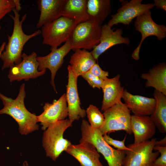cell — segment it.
Masks as SVG:
<instances>
[{"label": "cell", "mask_w": 166, "mask_h": 166, "mask_svg": "<svg viewBox=\"0 0 166 166\" xmlns=\"http://www.w3.org/2000/svg\"><path fill=\"white\" fill-rule=\"evenodd\" d=\"M12 11L14 15L9 14L14 22L12 33L10 36L7 35L8 42L0 55L3 62L2 70L20 63L22 60V52L25 44L29 40L41 34L39 29L30 34L24 33L22 25L26 18V14L20 20V14L15 8Z\"/></svg>", "instance_id": "6da1fadb"}, {"label": "cell", "mask_w": 166, "mask_h": 166, "mask_svg": "<svg viewBox=\"0 0 166 166\" xmlns=\"http://www.w3.org/2000/svg\"><path fill=\"white\" fill-rule=\"evenodd\" d=\"M26 96L25 84L21 85L18 94L14 99L0 93V99L4 107L0 110V114H6L12 117L18 123L19 130L22 135H26L38 129L37 116L30 112L24 104Z\"/></svg>", "instance_id": "7a4b0ae2"}, {"label": "cell", "mask_w": 166, "mask_h": 166, "mask_svg": "<svg viewBox=\"0 0 166 166\" xmlns=\"http://www.w3.org/2000/svg\"><path fill=\"white\" fill-rule=\"evenodd\" d=\"M81 128V138L80 142L87 141L92 144L98 152L103 156L108 166H123L125 155L124 151L111 147L103 139L99 129L91 127L86 120H82Z\"/></svg>", "instance_id": "3957f363"}, {"label": "cell", "mask_w": 166, "mask_h": 166, "mask_svg": "<svg viewBox=\"0 0 166 166\" xmlns=\"http://www.w3.org/2000/svg\"><path fill=\"white\" fill-rule=\"evenodd\" d=\"M69 119L59 121L50 125L43 133L42 145L47 156L56 161L60 155L71 145V142L63 137L66 130L72 126Z\"/></svg>", "instance_id": "277c9868"}, {"label": "cell", "mask_w": 166, "mask_h": 166, "mask_svg": "<svg viewBox=\"0 0 166 166\" xmlns=\"http://www.w3.org/2000/svg\"><path fill=\"white\" fill-rule=\"evenodd\" d=\"M77 25L74 20L63 16L44 25L41 30L42 43L50 46V50L57 48L70 38Z\"/></svg>", "instance_id": "5b68a950"}, {"label": "cell", "mask_w": 166, "mask_h": 166, "mask_svg": "<svg viewBox=\"0 0 166 166\" xmlns=\"http://www.w3.org/2000/svg\"><path fill=\"white\" fill-rule=\"evenodd\" d=\"M101 26L90 20L77 24L70 38L72 50H90L100 43Z\"/></svg>", "instance_id": "8992f818"}, {"label": "cell", "mask_w": 166, "mask_h": 166, "mask_svg": "<svg viewBox=\"0 0 166 166\" xmlns=\"http://www.w3.org/2000/svg\"><path fill=\"white\" fill-rule=\"evenodd\" d=\"M105 121L99 129L102 136L115 131L123 130L132 133L130 127V111L125 103L120 102L104 111Z\"/></svg>", "instance_id": "52a82bcc"}, {"label": "cell", "mask_w": 166, "mask_h": 166, "mask_svg": "<svg viewBox=\"0 0 166 166\" xmlns=\"http://www.w3.org/2000/svg\"><path fill=\"white\" fill-rule=\"evenodd\" d=\"M156 139H152L138 144H130L125 151L123 166H154V162L160 153L153 152Z\"/></svg>", "instance_id": "ba28073f"}, {"label": "cell", "mask_w": 166, "mask_h": 166, "mask_svg": "<svg viewBox=\"0 0 166 166\" xmlns=\"http://www.w3.org/2000/svg\"><path fill=\"white\" fill-rule=\"evenodd\" d=\"M134 26L135 29L141 34L140 42L132 54L133 59L138 60L140 58L139 54L141 46L144 40L148 37L153 36L161 41L166 36V27L164 25H158L154 21L150 10L136 18Z\"/></svg>", "instance_id": "9c48e42d"}, {"label": "cell", "mask_w": 166, "mask_h": 166, "mask_svg": "<svg viewBox=\"0 0 166 166\" xmlns=\"http://www.w3.org/2000/svg\"><path fill=\"white\" fill-rule=\"evenodd\" d=\"M37 55L34 52L27 55L22 53V61L19 64L10 67L8 77L10 81H20L23 79L28 81L44 75L46 70L39 71Z\"/></svg>", "instance_id": "30bf717a"}, {"label": "cell", "mask_w": 166, "mask_h": 166, "mask_svg": "<svg viewBox=\"0 0 166 166\" xmlns=\"http://www.w3.org/2000/svg\"><path fill=\"white\" fill-rule=\"evenodd\" d=\"M72 50V44L70 38L59 48H55L51 50L48 55L37 57L38 63L39 71L46 70L49 69L51 73L50 83L53 90L57 93L54 80L56 73L62 65L64 58Z\"/></svg>", "instance_id": "8fae6325"}, {"label": "cell", "mask_w": 166, "mask_h": 166, "mask_svg": "<svg viewBox=\"0 0 166 166\" xmlns=\"http://www.w3.org/2000/svg\"><path fill=\"white\" fill-rule=\"evenodd\" d=\"M142 0H132L122 4L114 14L112 15L107 25L111 28L113 25L122 23L128 26L132 20L154 6L153 4H142Z\"/></svg>", "instance_id": "7c38bea8"}, {"label": "cell", "mask_w": 166, "mask_h": 166, "mask_svg": "<svg viewBox=\"0 0 166 166\" xmlns=\"http://www.w3.org/2000/svg\"><path fill=\"white\" fill-rule=\"evenodd\" d=\"M43 109V112L37 116V119L38 122L42 125V129L45 130L51 124L64 120L68 116L65 94L58 100H53L52 104L46 103Z\"/></svg>", "instance_id": "4fadbf2b"}, {"label": "cell", "mask_w": 166, "mask_h": 166, "mask_svg": "<svg viewBox=\"0 0 166 166\" xmlns=\"http://www.w3.org/2000/svg\"><path fill=\"white\" fill-rule=\"evenodd\" d=\"M68 83L65 94L68 110L69 119L72 122L84 118L86 114V110L80 106V101L77 88L78 77L72 72L69 65L68 66Z\"/></svg>", "instance_id": "5bb4252c"}, {"label": "cell", "mask_w": 166, "mask_h": 166, "mask_svg": "<svg viewBox=\"0 0 166 166\" xmlns=\"http://www.w3.org/2000/svg\"><path fill=\"white\" fill-rule=\"evenodd\" d=\"M76 159L81 166H103L95 147L87 141L77 145L71 144L65 151Z\"/></svg>", "instance_id": "9a60e30c"}, {"label": "cell", "mask_w": 166, "mask_h": 166, "mask_svg": "<svg viewBox=\"0 0 166 166\" xmlns=\"http://www.w3.org/2000/svg\"><path fill=\"white\" fill-rule=\"evenodd\" d=\"M123 30L118 29L114 31L113 29L107 24L101 26V32L99 43L91 52L96 59L111 47L117 44H124L128 45L130 43L129 38L122 36Z\"/></svg>", "instance_id": "2e32d148"}, {"label": "cell", "mask_w": 166, "mask_h": 166, "mask_svg": "<svg viewBox=\"0 0 166 166\" xmlns=\"http://www.w3.org/2000/svg\"><path fill=\"white\" fill-rule=\"evenodd\" d=\"M122 98L128 109L136 115H151L155 108L156 102L155 98L133 95L126 89L124 90Z\"/></svg>", "instance_id": "e0dca14e"}, {"label": "cell", "mask_w": 166, "mask_h": 166, "mask_svg": "<svg viewBox=\"0 0 166 166\" xmlns=\"http://www.w3.org/2000/svg\"><path fill=\"white\" fill-rule=\"evenodd\" d=\"M130 127L134 135V144L149 140L156 132V126L148 116L131 115Z\"/></svg>", "instance_id": "ac0fdd59"}, {"label": "cell", "mask_w": 166, "mask_h": 166, "mask_svg": "<svg viewBox=\"0 0 166 166\" xmlns=\"http://www.w3.org/2000/svg\"><path fill=\"white\" fill-rule=\"evenodd\" d=\"M65 0H38L37 1L40 15L36 25L37 29L60 18Z\"/></svg>", "instance_id": "d6986e66"}, {"label": "cell", "mask_w": 166, "mask_h": 166, "mask_svg": "<svg viewBox=\"0 0 166 166\" xmlns=\"http://www.w3.org/2000/svg\"><path fill=\"white\" fill-rule=\"evenodd\" d=\"M120 75L117 74L111 78L104 80L101 87L103 98L101 110L104 112L114 105L121 101L124 88L120 81Z\"/></svg>", "instance_id": "ffe728a7"}, {"label": "cell", "mask_w": 166, "mask_h": 166, "mask_svg": "<svg viewBox=\"0 0 166 166\" xmlns=\"http://www.w3.org/2000/svg\"><path fill=\"white\" fill-rule=\"evenodd\" d=\"M96 61L91 52L84 49H78L71 56L69 65L73 73L78 77L89 71Z\"/></svg>", "instance_id": "44dd1931"}, {"label": "cell", "mask_w": 166, "mask_h": 166, "mask_svg": "<svg viewBox=\"0 0 166 166\" xmlns=\"http://www.w3.org/2000/svg\"><path fill=\"white\" fill-rule=\"evenodd\" d=\"M141 78L146 80V87H152L166 96V64L160 63L150 69L147 73H142Z\"/></svg>", "instance_id": "7402d4cb"}, {"label": "cell", "mask_w": 166, "mask_h": 166, "mask_svg": "<svg viewBox=\"0 0 166 166\" xmlns=\"http://www.w3.org/2000/svg\"><path fill=\"white\" fill-rule=\"evenodd\" d=\"M87 0H65L62 16L74 20L77 25L89 20Z\"/></svg>", "instance_id": "603a6c76"}, {"label": "cell", "mask_w": 166, "mask_h": 166, "mask_svg": "<svg viewBox=\"0 0 166 166\" xmlns=\"http://www.w3.org/2000/svg\"><path fill=\"white\" fill-rule=\"evenodd\" d=\"M110 0H87L89 20L101 25L111 12Z\"/></svg>", "instance_id": "cb8c5ba5"}, {"label": "cell", "mask_w": 166, "mask_h": 166, "mask_svg": "<svg viewBox=\"0 0 166 166\" xmlns=\"http://www.w3.org/2000/svg\"><path fill=\"white\" fill-rule=\"evenodd\" d=\"M153 94L156 100V105L150 117L159 131L165 133L166 132V96L155 90Z\"/></svg>", "instance_id": "d4e9b609"}, {"label": "cell", "mask_w": 166, "mask_h": 166, "mask_svg": "<svg viewBox=\"0 0 166 166\" xmlns=\"http://www.w3.org/2000/svg\"><path fill=\"white\" fill-rule=\"evenodd\" d=\"M91 127L100 129L103 125L105 118L104 115L95 106L90 105L86 110Z\"/></svg>", "instance_id": "484cf974"}, {"label": "cell", "mask_w": 166, "mask_h": 166, "mask_svg": "<svg viewBox=\"0 0 166 166\" xmlns=\"http://www.w3.org/2000/svg\"><path fill=\"white\" fill-rule=\"evenodd\" d=\"M15 7L14 0H0V22Z\"/></svg>", "instance_id": "4316f807"}, {"label": "cell", "mask_w": 166, "mask_h": 166, "mask_svg": "<svg viewBox=\"0 0 166 166\" xmlns=\"http://www.w3.org/2000/svg\"><path fill=\"white\" fill-rule=\"evenodd\" d=\"M153 150L158 151L160 154V156L155 161L154 166H166V145L155 144Z\"/></svg>", "instance_id": "83f0119b"}, {"label": "cell", "mask_w": 166, "mask_h": 166, "mask_svg": "<svg viewBox=\"0 0 166 166\" xmlns=\"http://www.w3.org/2000/svg\"><path fill=\"white\" fill-rule=\"evenodd\" d=\"M82 76L93 88L100 89L101 88L104 80L94 75L89 71Z\"/></svg>", "instance_id": "f1b7e54d"}, {"label": "cell", "mask_w": 166, "mask_h": 166, "mask_svg": "<svg viewBox=\"0 0 166 166\" xmlns=\"http://www.w3.org/2000/svg\"><path fill=\"white\" fill-rule=\"evenodd\" d=\"M103 138L105 141L109 145H111L117 148L119 150L126 151L128 149V148L126 146L124 142L126 139V136L122 141L114 139L111 138L109 135L105 134L103 136Z\"/></svg>", "instance_id": "f546056e"}, {"label": "cell", "mask_w": 166, "mask_h": 166, "mask_svg": "<svg viewBox=\"0 0 166 166\" xmlns=\"http://www.w3.org/2000/svg\"><path fill=\"white\" fill-rule=\"evenodd\" d=\"M89 71L94 75L105 80L109 76V72L103 70L97 63H95Z\"/></svg>", "instance_id": "4dcf8cb0"}, {"label": "cell", "mask_w": 166, "mask_h": 166, "mask_svg": "<svg viewBox=\"0 0 166 166\" xmlns=\"http://www.w3.org/2000/svg\"><path fill=\"white\" fill-rule=\"evenodd\" d=\"M154 6L157 9H161L166 11V0H154Z\"/></svg>", "instance_id": "1f68e13d"}, {"label": "cell", "mask_w": 166, "mask_h": 166, "mask_svg": "<svg viewBox=\"0 0 166 166\" xmlns=\"http://www.w3.org/2000/svg\"><path fill=\"white\" fill-rule=\"evenodd\" d=\"M14 1L15 5V8L18 12H19L22 9L21 4L20 3V0H14Z\"/></svg>", "instance_id": "d6a6232c"}, {"label": "cell", "mask_w": 166, "mask_h": 166, "mask_svg": "<svg viewBox=\"0 0 166 166\" xmlns=\"http://www.w3.org/2000/svg\"><path fill=\"white\" fill-rule=\"evenodd\" d=\"M6 43L5 42H3L0 46V55L2 51L4 50Z\"/></svg>", "instance_id": "836d02e7"}, {"label": "cell", "mask_w": 166, "mask_h": 166, "mask_svg": "<svg viewBox=\"0 0 166 166\" xmlns=\"http://www.w3.org/2000/svg\"><path fill=\"white\" fill-rule=\"evenodd\" d=\"M22 166H29L28 162L26 161H24L23 163Z\"/></svg>", "instance_id": "e575fe53"}, {"label": "cell", "mask_w": 166, "mask_h": 166, "mask_svg": "<svg viewBox=\"0 0 166 166\" xmlns=\"http://www.w3.org/2000/svg\"><path fill=\"white\" fill-rule=\"evenodd\" d=\"M1 29H2L1 26L0 25V30H1Z\"/></svg>", "instance_id": "d590c367"}]
</instances>
